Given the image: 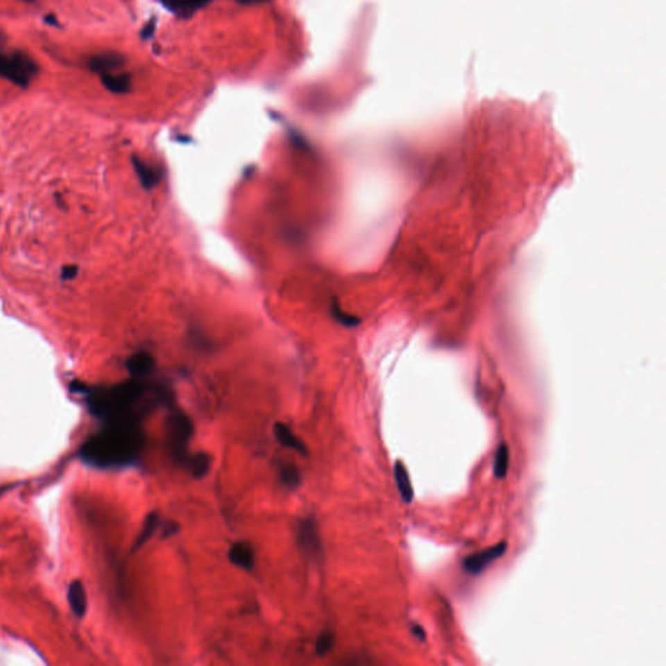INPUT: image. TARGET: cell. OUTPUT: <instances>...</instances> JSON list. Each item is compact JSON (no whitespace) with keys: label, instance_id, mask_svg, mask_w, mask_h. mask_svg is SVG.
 <instances>
[{"label":"cell","instance_id":"1","mask_svg":"<svg viewBox=\"0 0 666 666\" xmlns=\"http://www.w3.org/2000/svg\"><path fill=\"white\" fill-rule=\"evenodd\" d=\"M72 391L85 395L92 416L105 422L138 420L142 414L159 404H172V391L162 384L133 377L110 388L86 386L72 383Z\"/></svg>","mask_w":666,"mask_h":666},{"label":"cell","instance_id":"2","mask_svg":"<svg viewBox=\"0 0 666 666\" xmlns=\"http://www.w3.org/2000/svg\"><path fill=\"white\" fill-rule=\"evenodd\" d=\"M144 434L138 420L105 422L85 440L78 456L83 463L96 468H124L139 457Z\"/></svg>","mask_w":666,"mask_h":666},{"label":"cell","instance_id":"3","mask_svg":"<svg viewBox=\"0 0 666 666\" xmlns=\"http://www.w3.org/2000/svg\"><path fill=\"white\" fill-rule=\"evenodd\" d=\"M38 73V64L26 52L15 50L4 53L0 51V78L8 80L21 89H26Z\"/></svg>","mask_w":666,"mask_h":666},{"label":"cell","instance_id":"4","mask_svg":"<svg viewBox=\"0 0 666 666\" xmlns=\"http://www.w3.org/2000/svg\"><path fill=\"white\" fill-rule=\"evenodd\" d=\"M194 426L190 419L181 410H173L166 420V437L171 456L178 465L185 466L187 458V445L193 436Z\"/></svg>","mask_w":666,"mask_h":666},{"label":"cell","instance_id":"5","mask_svg":"<svg viewBox=\"0 0 666 666\" xmlns=\"http://www.w3.org/2000/svg\"><path fill=\"white\" fill-rule=\"evenodd\" d=\"M297 541L302 552L311 558H319L322 554V539L318 522L314 517H306L297 529Z\"/></svg>","mask_w":666,"mask_h":666},{"label":"cell","instance_id":"6","mask_svg":"<svg viewBox=\"0 0 666 666\" xmlns=\"http://www.w3.org/2000/svg\"><path fill=\"white\" fill-rule=\"evenodd\" d=\"M508 549V544L505 541L499 543L490 548H487L484 551L474 553L471 556H468L463 560V569L465 572L471 574V575H480L488 567L490 563L499 560L505 554Z\"/></svg>","mask_w":666,"mask_h":666},{"label":"cell","instance_id":"7","mask_svg":"<svg viewBox=\"0 0 666 666\" xmlns=\"http://www.w3.org/2000/svg\"><path fill=\"white\" fill-rule=\"evenodd\" d=\"M124 55L120 52L107 51L92 55L87 60V67L92 72L99 76H104L108 73L117 72L125 65Z\"/></svg>","mask_w":666,"mask_h":666},{"label":"cell","instance_id":"8","mask_svg":"<svg viewBox=\"0 0 666 666\" xmlns=\"http://www.w3.org/2000/svg\"><path fill=\"white\" fill-rule=\"evenodd\" d=\"M228 558L232 565L246 572H251L255 566V551L246 541L233 543L229 548Z\"/></svg>","mask_w":666,"mask_h":666},{"label":"cell","instance_id":"9","mask_svg":"<svg viewBox=\"0 0 666 666\" xmlns=\"http://www.w3.org/2000/svg\"><path fill=\"white\" fill-rule=\"evenodd\" d=\"M126 368L129 374L137 379H145L155 368V359L147 352H138L128 358Z\"/></svg>","mask_w":666,"mask_h":666},{"label":"cell","instance_id":"10","mask_svg":"<svg viewBox=\"0 0 666 666\" xmlns=\"http://www.w3.org/2000/svg\"><path fill=\"white\" fill-rule=\"evenodd\" d=\"M273 434H275L276 440L280 443L282 447L291 449V450L300 453L302 456H306L309 453L305 443L302 441L300 437L296 436L291 428L287 425H284L281 422H276L275 426H273Z\"/></svg>","mask_w":666,"mask_h":666},{"label":"cell","instance_id":"11","mask_svg":"<svg viewBox=\"0 0 666 666\" xmlns=\"http://www.w3.org/2000/svg\"><path fill=\"white\" fill-rule=\"evenodd\" d=\"M132 160H133L135 173H137V176L139 178V182L142 184V187L147 189V190L154 189V187L160 182V180H162V172H160L157 168H155V166L147 164L146 162L141 160V159L137 157V156H133Z\"/></svg>","mask_w":666,"mask_h":666},{"label":"cell","instance_id":"12","mask_svg":"<svg viewBox=\"0 0 666 666\" xmlns=\"http://www.w3.org/2000/svg\"><path fill=\"white\" fill-rule=\"evenodd\" d=\"M68 603L71 605L73 613L78 618H83L87 610V595L80 581H74L68 588Z\"/></svg>","mask_w":666,"mask_h":666},{"label":"cell","instance_id":"13","mask_svg":"<svg viewBox=\"0 0 666 666\" xmlns=\"http://www.w3.org/2000/svg\"><path fill=\"white\" fill-rule=\"evenodd\" d=\"M104 87L112 94H126L132 89V76L128 73H108L101 76Z\"/></svg>","mask_w":666,"mask_h":666},{"label":"cell","instance_id":"14","mask_svg":"<svg viewBox=\"0 0 666 666\" xmlns=\"http://www.w3.org/2000/svg\"><path fill=\"white\" fill-rule=\"evenodd\" d=\"M210 1L211 0H160L166 8L184 17L206 7Z\"/></svg>","mask_w":666,"mask_h":666},{"label":"cell","instance_id":"15","mask_svg":"<svg viewBox=\"0 0 666 666\" xmlns=\"http://www.w3.org/2000/svg\"><path fill=\"white\" fill-rule=\"evenodd\" d=\"M395 479L397 489H398L401 497L405 502L410 504L414 499V490H413L409 472L406 470L405 465L401 461H397L395 463Z\"/></svg>","mask_w":666,"mask_h":666},{"label":"cell","instance_id":"16","mask_svg":"<svg viewBox=\"0 0 666 666\" xmlns=\"http://www.w3.org/2000/svg\"><path fill=\"white\" fill-rule=\"evenodd\" d=\"M212 458L205 452H199L197 454L187 458V466L190 475L194 479L205 478L211 468Z\"/></svg>","mask_w":666,"mask_h":666},{"label":"cell","instance_id":"17","mask_svg":"<svg viewBox=\"0 0 666 666\" xmlns=\"http://www.w3.org/2000/svg\"><path fill=\"white\" fill-rule=\"evenodd\" d=\"M159 514L156 511H153L150 513L147 517H146L145 522H144V526L141 529V532L138 535V538L135 539V545L132 548V551L135 552L138 551L139 548H142L145 545L147 541L151 539V536L155 533L156 529L159 526Z\"/></svg>","mask_w":666,"mask_h":666},{"label":"cell","instance_id":"18","mask_svg":"<svg viewBox=\"0 0 666 666\" xmlns=\"http://www.w3.org/2000/svg\"><path fill=\"white\" fill-rule=\"evenodd\" d=\"M509 470V447L502 443L500 444L496 454H495V463H493V472L495 477L497 479H504L508 475Z\"/></svg>","mask_w":666,"mask_h":666},{"label":"cell","instance_id":"19","mask_svg":"<svg viewBox=\"0 0 666 666\" xmlns=\"http://www.w3.org/2000/svg\"><path fill=\"white\" fill-rule=\"evenodd\" d=\"M279 475H280L282 484L287 486L288 488H297L301 484L302 478L300 468L293 463L281 465Z\"/></svg>","mask_w":666,"mask_h":666},{"label":"cell","instance_id":"20","mask_svg":"<svg viewBox=\"0 0 666 666\" xmlns=\"http://www.w3.org/2000/svg\"><path fill=\"white\" fill-rule=\"evenodd\" d=\"M333 645H334V634L331 630H324L316 638L315 651L321 657H324L332 651Z\"/></svg>","mask_w":666,"mask_h":666},{"label":"cell","instance_id":"21","mask_svg":"<svg viewBox=\"0 0 666 666\" xmlns=\"http://www.w3.org/2000/svg\"><path fill=\"white\" fill-rule=\"evenodd\" d=\"M333 316H334L339 322L341 323V324L346 325V327H354V325H357L358 322H359L357 318L350 316V315H348V314L341 311V309H340L339 306H333Z\"/></svg>","mask_w":666,"mask_h":666},{"label":"cell","instance_id":"22","mask_svg":"<svg viewBox=\"0 0 666 666\" xmlns=\"http://www.w3.org/2000/svg\"><path fill=\"white\" fill-rule=\"evenodd\" d=\"M178 530H180V524H178L177 522H175V520H166V523L163 524L162 538H163V539H168V538L176 535Z\"/></svg>","mask_w":666,"mask_h":666},{"label":"cell","instance_id":"23","mask_svg":"<svg viewBox=\"0 0 666 666\" xmlns=\"http://www.w3.org/2000/svg\"><path fill=\"white\" fill-rule=\"evenodd\" d=\"M78 273V266L76 264H68V266H64L62 268V280L69 281L73 280Z\"/></svg>","mask_w":666,"mask_h":666},{"label":"cell","instance_id":"24","mask_svg":"<svg viewBox=\"0 0 666 666\" xmlns=\"http://www.w3.org/2000/svg\"><path fill=\"white\" fill-rule=\"evenodd\" d=\"M43 20H44V22H46L47 25H51V26H56V28H60V24H59V21H58V19H56V16H55L53 13H50V15H46Z\"/></svg>","mask_w":666,"mask_h":666},{"label":"cell","instance_id":"25","mask_svg":"<svg viewBox=\"0 0 666 666\" xmlns=\"http://www.w3.org/2000/svg\"><path fill=\"white\" fill-rule=\"evenodd\" d=\"M413 634L416 635V638H419L420 640H423V642L426 640V633H425V630H423L419 624H414V626H413Z\"/></svg>","mask_w":666,"mask_h":666},{"label":"cell","instance_id":"26","mask_svg":"<svg viewBox=\"0 0 666 666\" xmlns=\"http://www.w3.org/2000/svg\"><path fill=\"white\" fill-rule=\"evenodd\" d=\"M153 31H154V21L147 24V26L142 31V37H144L145 40L146 38H148V37L153 34Z\"/></svg>","mask_w":666,"mask_h":666},{"label":"cell","instance_id":"27","mask_svg":"<svg viewBox=\"0 0 666 666\" xmlns=\"http://www.w3.org/2000/svg\"><path fill=\"white\" fill-rule=\"evenodd\" d=\"M236 1H239L242 4H257V3H262V1H266V0H236Z\"/></svg>","mask_w":666,"mask_h":666},{"label":"cell","instance_id":"28","mask_svg":"<svg viewBox=\"0 0 666 666\" xmlns=\"http://www.w3.org/2000/svg\"><path fill=\"white\" fill-rule=\"evenodd\" d=\"M21 1H26V3H34L35 0H21Z\"/></svg>","mask_w":666,"mask_h":666},{"label":"cell","instance_id":"29","mask_svg":"<svg viewBox=\"0 0 666 666\" xmlns=\"http://www.w3.org/2000/svg\"><path fill=\"white\" fill-rule=\"evenodd\" d=\"M3 493H4V490H0V496H1V495H3Z\"/></svg>","mask_w":666,"mask_h":666}]
</instances>
